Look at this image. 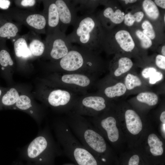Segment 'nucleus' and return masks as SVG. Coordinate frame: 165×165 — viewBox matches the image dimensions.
Instances as JSON below:
<instances>
[{
  "label": "nucleus",
  "mask_w": 165,
  "mask_h": 165,
  "mask_svg": "<svg viewBox=\"0 0 165 165\" xmlns=\"http://www.w3.org/2000/svg\"><path fill=\"white\" fill-rule=\"evenodd\" d=\"M122 80L127 91V94H138L141 92L150 91V86L140 75L130 72L128 73Z\"/></svg>",
  "instance_id": "obj_9"
},
{
  "label": "nucleus",
  "mask_w": 165,
  "mask_h": 165,
  "mask_svg": "<svg viewBox=\"0 0 165 165\" xmlns=\"http://www.w3.org/2000/svg\"><path fill=\"white\" fill-rule=\"evenodd\" d=\"M129 100L149 106H153L157 104L159 98L156 93L151 91H147L138 94Z\"/></svg>",
  "instance_id": "obj_17"
},
{
  "label": "nucleus",
  "mask_w": 165,
  "mask_h": 165,
  "mask_svg": "<svg viewBox=\"0 0 165 165\" xmlns=\"http://www.w3.org/2000/svg\"><path fill=\"white\" fill-rule=\"evenodd\" d=\"M135 34L140 41L141 46L142 48L147 49L152 46V42L151 40L142 31L138 30L136 31Z\"/></svg>",
  "instance_id": "obj_30"
},
{
  "label": "nucleus",
  "mask_w": 165,
  "mask_h": 165,
  "mask_svg": "<svg viewBox=\"0 0 165 165\" xmlns=\"http://www.w3.org/2000/svg\"><path fill=\"white\" fill-rule=\"evenodd\" d=\"M21 152L23 157L38 164L55 151L47 132L44 130L39 132L36 137Z\"/></svg>",
  "instance_id": "obj_3"
},
{
  "label": "nucleus",
  "mask_w": 165,
  "mask_h": 165,
  "mask_svg": "<svg viewBox=\"0 0 165 165\" xmlns=\"http://www.w3.org/2000/svg\"><path fill=\"white\" fill-rule=\"evenodd\" d=\"M160 119L162 123H165V111H164L161 113Z\"/></svg>",
  "instance_id": "obj_39"
},
{
  "label": "nucleus",
  "mask_w": 165,
  "mask_h": 165,
  "mask_svg": "<svg viewBox=\"0 0 165 165\" xmlns=\"http://www.w3.org/2000/svg\"><path fill=\"white\" fill-rule=\"evenodd\" d=\"M143 9L147 15L150 19L155 20L160 15L159 10L153 1L145 0L142 3Z\"/></svg>",
  "instance_id": "obj_26"
},
{
  "label": "nucleus",
  "mask_w": 165,
  "mask_h": 165,
  "mask_svg": "<svg viewBox=\"0 0 165 165\" xmlns=\"http://www.w3.org/2000/svg\"><path fill=\"white\" fill-rule=\"evenodd\" d=\"M46 45L50 57L58 61L67 54L72 46L65 33L60 30L49 35Z\"/></svg>",
  "instance_id": "obj_6"
},
{
  "label": "nucleus",
  "mask_w": 165,
  "mask_h": 165,
  "mask_svg": "<svg viewBox=\"0 0 165 165\" xmlns=\"http://www.w3.org/2000/svg\"><path fill=\"white\" fill-rule=\"evenodd\" d=\"M73 154L79 165H97V161L94 156L84 148H76L74 150Z\"/></svg>",
  "instance_id": "obj_18"
},
{
  "label": "nucleus",
  "mask_w": 165,
  "mask_h": 165,
  "mask_svg": "<svg viewBox=\"0 0 165 165\" xmlns=\"http://www.w3.org/2000/svg\"><path fill=\"white\" fill-rule=\"evenodd\" d=\"M165 123H163L162 125L161 129L163 133L165 135Z\"/></svg>",
  "instance_id": "obj_42"
},
{
  "label": "nucleus",
  "mask_w": 165,
  "mask_h": 165,
  "mask_svg": "<svg viewBox=\"0 0 165 165\" xmlns=\"http://www.w3.org/2000/svg\"><path fill=\"white\" fill-rule=\"evenodd\" d=\"M62 72L97 75L103 70L97 54L80 46H72L67 54L58 61Z\"/></svg>",
  "instance_id": "obj_1"
},
{
  "label": "nucleus",
  "mask_w": 165,
  "mask_h": 165,
  "mask_svg": "<svg viewBox=\"0 0 165 165\" xmlns=\"http://www.w3.org/2000/svg\"><path fill=\"white\" fill-rule=\"evenodd\" d=\"M19 97L17 90L14 88H11L2 97L0 109L3 107H9L15 104Z\"/></svg>",
  "instance_id": "obj_25"
},
{
  "label": "nucleus",
  "mask_w": 165,
  "mask_h": 165,
  "mask_svg": "<svg viewBox=\"0 0 165 165\" xmlns=\"http://www.w3.org/2000/svg\"><path fill=\"white\" fill-rule=\"evenodd\" d=\"M14 47L15 55L17 57L26 58L32 55L26 40L23 38L18 39L14 43Z\"/></svg>",
  "instance_id": "obj_21"
},
{
  "label": "nucleus",
  "mask_w": 165,
  "mask_h": 165,
  "mask_svg": "<svg viewBox=\"0 0 165 165\" xmlns=\"http://www.w3.org/2000/svg\"><path fill=\"white\" fill-rule=\"evenodd\" d=\"M36 2L34 0H23L21 2V5L24 6H34Z\"/></svg>",
  "instance_id": "obj_36"
},
{
  "label": "nucleus",
  "mask_w": 165,
  "mask_h": 165,
  "mask_svg": "<svg viewBox=\"0 0 165 165\" xmlns=\"http://www.w3.org/2000/svg\"><path fill=\"white\" fill-rule=\"evenodd\" d=\"M60 87L82 95L94 84L96 75L76 73L62 72L59 77Z\"/></svg>",
  "instance_id": "obj_4"
},
{
  "label": "nucleus",
  "mask_w": 165,
  "mask_h": 165,
  "mask_svg": "<svg viewBox=\"0 0 165 165\" xmlns=\"http://www.w3.org/2000/svg\"><path fill=\"white\" fill-rule=\"evenodd\" d=\"M123 1H125V3L126 4H127L128 3H134L137 1V0H123Z\"/></svg>",
  "instance_id": "obj_40"
},
{
  "label": "nucleus",
  "mask_w": 165,
  "mask_h": 165,
  "mask_svg": "<svg viewBox=\"0 0 165 165\" xmlns=\"http://www.w3.org/2000/svg\"><path fill=\"white\" fill-rule=\"evenodd\" d=\"M16 107L13 109H16V108L21 110L26 111L29 110L32 107L30 98L25 95L19 96L16 104Z\"/></svg>",
  "instance_id": "obj_29"
},
{
  "label": "nucleus",
  "mask_w": 165,
  "mask_h": 165,
  "mask_svg": "<svg viewBox=\"0 0 165 165\" xmlns=\"http://www.w3.org/2000/svg\"><path fill=\"white\" fill-rule=\"evenodd\" d=\"M124 14L120 9H116L115 11L111 7H107L105 9L101 16L103 22L108 20L110 22L115 24H119L124 20Z\"/></svg>",
  "instance_id": "obj_19"
},
{
  "label": "nucleus",
  "mask_w": 165,
  "mask_h": 165,
  "mask_svg": "<svg viewBox=\"0 0 165 165\" xmlns=\"http://www.w3.org/2000/svg\"><path fill=\"white\" fill-rule=\"evenodd\" d=\"M155 64L160 69L165 71V56L161 54H158L156 57Z\"/></svg>",
  "instance_id": "obj_32"
},
{
  "label": "nucleus",
  "mask_w": 165,
  "mask_h": 165,
  "mask_svg": "<svg viewBox=\"0 0 165 165\" xmlns=\"http://www.w3.org/2000/svg\"><path fill=\"white\" fill-rule=\"evenodd\" d=\"M101 123L106 131L109 140L112 142L117 141L119 137V133L115 118L112 116H107L101 120Z\"/></svg>",
  "instance_id": "obj_15"
},
{
  "label": "nucleus",
  "mask_w": 165,
  "mask_h": 165,
  "mask_svg": "<svg viewBox=\"0 0 165 165\" xmlns=\"http://www.w3.org/2000/svg\"><path fill=\"white\" fill-rule=\"evenodd\" d=\"M55 2L59 15L60 29L65 33L69 26H73L76 22L77 11L72 1L57 0Z\"/></svg>",
  "instance_id": "obj_8"
},
{
  "label": "nucleus",
  "mask_w": 165,
  "mask_h": 165,
  "mask_svg": "<svg viewBox=\"0 0 165 165\" xmlns=\"http://www.w3.org/2000/svg\"><path fill=\"white\" fill-rule=\"evenodd\" d=\"M124 116L128 131L134 135L138 134L142 128V121L139 115L134 110L129 109L125 111Z\"/></svg>",
  "instance_id": "obj_13"
},
{
  "label": "nucleus",
  "mask_w": 165,
  "mask_h": 165,
  "mask_svg": "<svg viewBox=\"0 0 165 165\" xmlns=\"http://www.w3.org/2000/svg\"><path fill=\"white\" fill-rule=\"evenodd\" d=\"M123 20L126 25L130 26L134 24L135 19L133 14L129 13L124 15Z\"/></svg>",
  "instance_id": "obj_33"
},
{
  "label": "nucleus",
  "mask_w": 165,
  "mask_h": 165,
  "mask_svg": "<svg viewBox=\"0 0 165 165\" xmlns=\"http://www.w3.org/2000/svg\"><path fill=\"white\" fill-rule=\"evenodd\" d=\"M47 7V23L49 35L54 33L60 29L59 13L55 1L50 2Z\"/></svg>",
  "instance_id": "obj_12"
},
{
  "label": "nucleus",
  "mask_w": 165,
  "mask_h": 165,
  "mask_svg": "<svg viewBox=\"0 0 165 165\" xmlns=\"http://www.w3.org/2000/svg\"><path fill=\"white\" fill-rule=\"evenodd\" d=\"M97 93L112 101L127 94L126 86L122 80H115L109 75L96 84Z\"/></svg>",
  "instance_id": "obj_7"
},
{
  "label": "nucleus",
  "mask_w": 165,
  "mask_h": 165,
  "mask_svg": "<svg viewBox=\"0 0 165 165\" xmlns=\"http://www.w3.org/2000/svg\"><path fill=\"white\" fill-rule=\"evenodd\" d=\"M139 156L136 155L132 156L129 160L128 165H139Z\"/></svg>",
  "instance_id": "obj_34"
},
{
  "label": "nucleus",
  "mask_w": 165,
  "mask_h": 165,
  "mask_svg": "<svg viewBox=\"0 0 165 165\" xmlns=\"http://www.w3.org/2000/svg\"><path fill=\"white\" fill-rule=\"evenodd\" d=\"M13 64V61L9 52L5 49H1L0 50V65L1 70L4 71L8 67L12 66Z\"/></svg>",
  "instance_id": "obj_28"
},
{
  "label": "nucleus",
  "mask_w": 165,
  "mask_h": 165,
  "mask_svg": "<svg viewBox=\"0 0 165 165\" xmlns=\"http://www.w3.org/2000/svg\"><path fill=\"white\" fill-rule=\"evenodd\" d=\"M154 2L158 6L163 9H165V0H155Z\"/></svg>",
  "instance_id": "obj_38"
},
{
  "label": "nucleus",
  "mask_w": 165,
  "mask_h": 165,
  "mask_svg": "<svg viewBox=\"0 0 165 165\" xmlns=\"http://www.w3.org/2000/svg\"><path fill=\"white\" fill-rule=\"evenodd\" d=\"M11 2L9 0H0V9L3 10L8 9L10 5Z\"/></svg>",
  "instance_id": "obj_35"
},
{
  "label": "nucleus",
  "mask_w": 165,
  "mask_h": 165,
  "mask_svg": "<svg viewBox=\"0 0 165 165\" xmlns=\"http://www.w3.org/2000/svg\"><path fill=\"white\" fill-rule=\"evenodd\" d=\"M29 48L32 55L34 56H39L44 53L46 46L41 41L34 39L30 43Z\"/></svg>",
  "instance_id": "obj_27"
},
{
  "label": "nucleus",
  "mask_w": 165,
  "mask_h": 165,
  "mask_svg": "<svg viewBox=\"0 0 165 165\" xmlns=\"http://www.w3.org/2000/svg\"><path fill=\"white\" fill-rule=\"evenodd\" d=\"M135 19V21L139 22L141 21L144 16V13L142 11H138L133 14Z\"/></svg>",
  "instance_id": "obj_37"
},
{
  "label": "nucleus",
  "mask_w": 165,
  "mask_h": 165,
  "mask_svg": "<svg viewBox=\"0 0 165 165\" xmlns=\"http://www.w3.org/2000/svg\"><path fill=\"white\" fill-rule=\"evenodd\" d=\"M140 75L149 86L160 82L164 77L163 74L161 71L155 67L151 66L144 68Z\"/></svg>",
  "instance_id": "obj_14"
},
{
  "label": "nucleus",
  "mask_w": 165,
  "mask_h": 165,
  "mask_svg": "<svg viewBox=\"0 0 165 165\" xmlns=\"http://www.w3.org/2000/svg\"><path fill=\"white\" fill-rule=\"evenodd\" d=\"M115 38L121 48L126 52L131 51L135 47V43L131 36L126 30L118 31L115 35Z\"/></svg>",
  "instance_id": "obj_16"
},
{
  "label": "nucleus",
  "mask_w": 165,
  "mask_h": 165,
  "mask_svg": "<svg viewBox=\"0 0 165 165\" xmlns=\"http://www.w3.org/2000/svg\"><path fill=\"white\" fill-rule=\"evenodd\" d=\"M77 12L79 11L83 14L93 13L96 4L93 0H73Z\"/></svg>",
  "instance_id": "obj_24"
},
{
  "label": "nucleus",
  "mask_w": 165,
  "mask_h": 165,
  "mask_svg": "<svg viewBox=\"0 0 165 165\" xmlns=\"http://www.w3.org/2000/svg\"><path fill=\"white\" fill-rule=\"evenodd\" d=\"M133 65L132 60L127 57H122L117 60L114 59L110 64L109 75L115 80H122L130 72Z\"/></svg>",
  "instance_id": "obj_10"
},
{
  "label": "nucleus",
  "mask_w": 165,
  "mask_h": 165,
  "mask_svg": "<svg viewBox=\"0 0 165 165\" xmlns=\"http://www.w3.org/2000/svg\"><path fill=\"white\" fill-rule=\"evenodd\" d=\"M99 23L93 13L83 15L78 17L73 31L67 37L71 43H77L97 54L103 39Z\"/></svg>",
  "instance_id": "obj_2"
},
{
  "label": "nucleus",
  "mask_w": 165,
  "mask_h": 165,
  "mask_svg": "<svg viewBox=\"0 0 165 165\" xmlns=\"http://www.w3.org/2000/svg\"><path fill=\"white\" fill-rule=\"evenodd\" d=\"M162 55L165 56V46H163L161 49V51Z\"/></svg>",
  "instance_id": "obj_41"
},
{
  "label": "nucleus",
  "mask_w": 165,
  "mask_h": 165,
  "mask_svg": "<svg viewBox=\"0 0 165 165\" xmlns=\"http://www.w3.org/2000/svg\"><path fill=\"white\" fill-rule=\"evenodd\" d=\"M148 141L152 154L154 156L161 155L163 151V143L155 134H150L148 138Z\"/></svg>",
  "instance_id": "obj_23"
},
{
  "label": "nucleus",
  "mask_w": 165,
  "mask_h": 165,
  "mask_svg": "<svg viewBox=\"0 0 165 165\" xmlns=\"http://www.w3.org/2000/svg\"><path fill=\"white\" fill-rule=\"evenodd\" d=\"M18 31L17 27L13 23L5 21L0 16V39L15 36Z\"/></svg>",
  "instance_id": "obj_20"
},
{
  "label": "nucleus",
  "mask_w": 165,
  "mask_h": 165,
  "mask_svg": "<svg viewBox=\"0 0 165 165\" xmlns=\"http://www.w3.org/2000/svg\"><path fill=\"white\" fill-rule=\"evenodd\" d=\"M83 137L88 146L95 151L99 153L105 151L106 145L104 139L94 131L90 129L86 130L84 132Z\"/></svg>",
  "instance_id": "obj_11"
},
{
  "label": "nucleus",
  "mask_w": 165,
  "mask_h": 165,
  "mask_svg": "<svg viewBox=\"0 0 165 165\" xmlns=\"http://www.w3.org/2000/svg\"><path fill=\"white\" fill-rule=\"evenodd\" d=\"M143 33L151 40L154 39L156 36L155 33L151 23L148 20L144 21L141 24Z\"/></svg>",
  "instance_id": "obj_31"
},
{
  "label": "nucleus",
  "mask_w": 165,
  "mask_h": 165,
  "mask_svg": "<svg viewBox=\"0 0 165 165\" xmlns=\"http://www.w3.org/2000/svg\"><path fill=\"white\" fill-rule=\"evenodd\" d=\"M164 21H165V16H164Z\"/></svg>",
  "instance_id": "obj_44"
},
{
  "label": "nucleus",
  "mask_w": 165,
  "mask_h": 165,
  "mask_svg": "<svg viewBox=\"0 0 165 165\" xmlns=\"http://www.w3.org/2000/svg\"><path fill=\"white\" fill-rule=\"evenodd\" d=\"M111 101L97 93H87L79 96L73 108L78 115L90 116L105 110Z\"/></svg>",
  "instance_id": "obj_5"
},
{
  "label": "nucleus",
  "mask_w": 165,
  "mask_h": 165,
  "mask_svg": "<svg viewBox=\"0 0 165 165\" xmlns=\"http://www.w3.org/2000/svg\"><path fill=\"white\" fill-rule=\"evenodd\" d=\"M26 22L30 26L36 29L42 30L46 26L47 18L40 14H33L27 17Z\"/></svg>",
  "instance_id": "obj_22"
},
{
  "label": "nucleus",
  "mask_w": 165,
  "mask_h": 165,
  "mask_svg": "<svg viewBox=\"0 0 165 165\" xmlns=\"http://www.w3.org/2000/svg\"><path fill=\"white\" fill-rule=\"evenodd\" d=\"M2 94V91L1 89H0V97H1Z\"/></svg>",
  "instance_id": "obj_43"
}]
</instances>
